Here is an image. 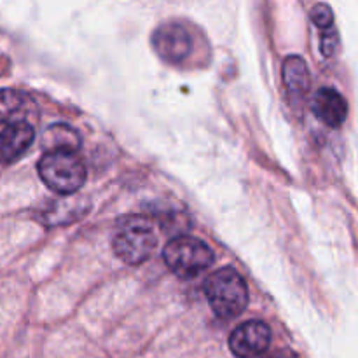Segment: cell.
I'll return each instance as SVG.
<instances>
[{"instance_id":"cell-13","label":"cell","mask_w":358,"mask_h":358,"mask_svg":"<svg viewBox=\"0 0 358 358\" xmlns=\"http://www.w3.org/2000/svg\"><path fill=\"white\" fill-rule=\"evenodd\" d=\"M339 48V34L334 27L327 28V30H322L320 37V51L325 58H332V56L338 52Z\"/></svg>"},{"instance_id":"cell-12","label":"cell","mask_w":358,"mask_h":358,"mask_svg":"<svg viewBox=\"0 0 358 358\" xmlns=\"http://www.w3.org/2000/svg\"><path fill=\"white\" fill-rule=\"evenodd\" d=\"M310 16L311 21H313L320 30H327V28L334 27V13H332V9L327 3H317V6L311 9Z\"/></svg>"},{"instance_id":"cell-1","label":"cell","mask_w":358,"mask_h":358,"mask_svg":"<svg viewBox=\"0 0 358 358\" xmlns=\"http://www.w3.org/2000/svg\"><path fill=\"white\" fill-rule=\"evenodd\" d=\"M205 294L213 313L222 320L240 317L248 304L247 283L233 268H222L212 273L206 278Z\"/></svg>"},{"instance_id":"cell-9","label":"cell","mask_w":358,"mask_h":358,"mask_svg":"<svg viewBox=\"0 0 358 358\" xmlns=\"http://www.w3.org/2000/svg\"><path fill=\"white\" fill-rule=\"evenodd\" d=\"M283 83L292 96H304L310 91V69L301 56H289L283 62Z\"/></svg>"},{"instance_id":"cell-8","label":"cell","mask_w":358,"mask_h":358,"mask_svg":"<svg viewBox=\"0 0 358 358\" xmlns=\"http://www.w3.org/2000/svg\"><path fill=\"white\" fill-rule=\"evenodd\" d=\"M313 114L329 128H339L348 117V103L334 87H322L313 98Z\"/></svg>"},{"instance_id":"cell-11","label":"cell","mask_w":358,"mask_h":358,"mask_svg":"<svg viewBox=\"0 0 358 358\" xmlns=\"http://www.w3.org/2000/svg\"><path fill=\"white\" fill-rule=\"evenodd\" d=\"M24 103H27V96L16 90H0V121L7 122H17L24 121L21 119V112L24 110Z\"/></svg>"},{"instance_id":"cell-5","label":"cell","mask_w":358,"mask_h":358,"mask_svg":"<svg viewBox=\"0 0 358 358\" xmlns=\"http://www.w3.org/2000/svg\"><path fill=\"white\" fill-rule=\"evenodd\" d=\"M152 48L161 59L171 65H178L191 55L192 38L182 24L164 23L154 31Z\"/></svg>"},{"instance_id":"cell-6","label":"cell","mask_w":358,"mask_h":358,"mask_svg":"<svg viewBox=\"0 0 358 358\" xmlns=\"http://www.w3.org/2000/svg\"><path fill=\"white\" fill-rule=\"evenodd\" d=\"M271 343V329L261 320L247 322L234 329L229 338V348L238 358H254L266 353Z\"/></svg>"},{"instance_id":"cell-7","label":"cell","mask_w":358,"mask_h":358,"mask_svg":"<svg viewBox=\"0 0 358 358\" xmlns=\"http://www.w3.org/2000/svg\"><path fill=\"white\" fill-rule=\"evenodd\" d=\"M35 131L27 121L10 122L0 131V163L10 164L31 147Z\"/></svg>"},{"instance_id":"cell-14","label":"cell","mask_w":358,"mask_h":358,"mask_svg":"<svg viewBox=\"0 0 358 358\" xmlns=\"http://www.w3.org/2000/svg\"><path fill=\"white\" fill-rule=\"evenodd\" d=\"M261 358H294V357L287 352H276V353H269V355H264Z\"/></svg>"},{"instance_id":"cell-3","label":"cell","mask_w":358,"mask_h":358,"mask_svg":"<svg viewBox=\"0 0 358 358\" xmlns=\"http://www.w3.org/2000/svg\"><path fill=\"white\" fill-rule=\"evenodd\" d=\"M37 170L42 182L62 196L73 194L86 182V166L76 152H45Z\"/></svg>"},{"instance_id":"cell-4","label":"cell","mask_w":358,"mask_h":358,"mask_svg":"<svg viewBox=\"0 0 358 358\" xmlns=\"http://www.w3.org/2000/svg\"><path fill=\"white\" fill-rule=\"evenodd\" d=\"M164 264L182 280L203 275L213 264V252L205 241L191 236H177L164 247Z\"/></svg>"},{"instance_id":"cell-10","label":"cell","mask_w":358,"mask_h":358,"mask_svg":"<svg viewBox=\"0 0 358 358\" xmlns=\"http://www.w3.org/2000/svg\"><path fill=\"white\" fill-rule=\"evenodd\" d=\"M42 140L45 152H77L80 147L77 131L66 124H55L45 129Z\"/></svg>"},{"instance_id":"cell-2","label":"cell","mask_w":358,"mask_h":358,"mask_svg":"<svg viewBox=\"0 0 358 358\" xmlns=\"http://www.w3.org/2000/svg\"><path fill=\"white\" fill-rule=\"evenodd\" d=\"M156 245L157 238L154 234L152 224L140 215L124 217L115 227L112 241L115 255L129 266L145 262L156 250Z\"/></svg>"}]
</instances>
